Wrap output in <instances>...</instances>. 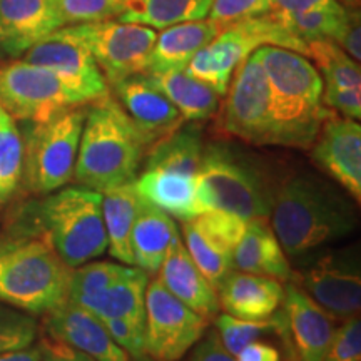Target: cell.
Wrapping results in <instances>:
<instances>
[{
    "mask_svg": "<svg viewBox=\"0 0 361 361\" xmlns=\"http://www.w3.org/2000/svg\"><path fill=\"white\" fill-rule=\"evenodd\" d=\"M8 119H11V116H8V114H7V111L4 109L2 106H0V133H2L4 126H6V123H7Z\"/></svg>",
    "mask_w": 361,
    "mask_h": 361,
    "instance_id": "cell-50",
    "label": "cell"
},
{
    "mask_svg": "<svg viewBox=\"0 0 361 361\" xmlns=\"http://www.w3.org/2000/svg\"><path fill=\"white\" fill-rule=\"evenodd\" d=\"M30 221L71 269L99 258L107 250L102 194L92 189L75 186L47 194L32 206Z\"/></svg>",
    "mask_w": 361,
    "mask_h": 361,
    "instance_id": "cell-5",
    "label": "cell"
},
{
    "mask_svg": "<svg viewBox=\"0 0 361 361\" xmlns=\"http://www.w3.org/2000/svg\"><path fill=\"white\" fill-rule=\"evenodd\" d=\"M192 348L194 350L186 361H236V358L223 346L216 329L202 336Z\"/></svg>",
    "mask_w": 361,
    "mask_h": 361,
    "instance_id": "cell-45",
    "label": "cell"
},
{
    "mask_svg": "<svg viewBox=\"0 0 361 361\" xmlns=\"http://www.w3.org/2000/svg\"><path fill=\"white\" fill-rule=\"evenodd\" d=\"M269 2L271 12L279 13V16H293V13L335 6L338 0H269Z\"/></svg>",
    "mask_w": 361,
    "mask_h": 361,
    "instance_id": "cell-46",
    "label": "cell"
},
{
    "mask_svg": "<svg viewBox=\"0 0 361 361\" xmlns=\"http://www.w3.org/2000/svg\"><path fill=\"white\" fill-rule=\"evenodd\" d=\"M40 361H96L82 351L72 348L67 343L49 336L47 333L39 341Z\"/></svg>",
    "mask_w": 361,
    "mask_h": 361,
    "instance_id": "cell-44",
    "label": "cell"
},
{
    "mask_svg": "<svg viewBox=\"0 0 361 361\" xmlns=\"http://www.w3.org/2000/svg\"><path fill=\"white\" fill-rule=\"evenodd\" d=\"M44 328L49 336L67 343L96 361H129V355L116 345L102 319L71 301L45 313Z\"/></svg>",
    "mask_w": 361,
    "mask_h": 361,
    "instance_id": "cell-18",
    "label": "cell"
},
{
    "mask_svg": "<svg viewBox=\"0 0 361 361\" xmlns=\"http://www.w3.org/2000/svg\"><path fill=\"white\" fill-rule=\"evenodd\" d=\"M24 139L13 119L7 121L0 133V194L8 201L22 179Z\"/></svg>",
    "mask_w": 361,
    "mask_h": 361,
    "instance_id": "cell-35",
    "label": "cell"
},
{
    "mask_svg": "<svg viewBox=\"0 0 361 361\" xmlns=\"http://www.w3.org/2000/svg\"><path fill=\"white\" fill-rule=\"evenodd\" d=\"M269 216L279 245L293 258L350 236L356 228L350 202L311 174L281 180L273 192Z\"/></svg>",
    "mask_w": 361,
    "mask_h": 361,
    "instance_id": "cell-1",
    "label": "cell"
},
{
    "mask_svg": "<svg viewBox=\"0 0 361 361\" xmlns=\"http://www.w3.org/2000/svg\"><path fill=\"white\" fill-rule=\"evenodd\" d=\"M157 273L169 293L197 314L204 316L207 322L219 314L218 290L197 269L180 238L171 245Z\"/></svg>",
    "mask_w": 361,
    "mask_h": 361,
    "instance_id": "cell-20",
    "label": "cell"
},
{
    "mask_svg": "<svg viewBox=\"0 0 361 361\" xmlns=\"http://www.w3.org/2000/svg\"><path fill=\"white\" fill-rule=\"evenodd\" d=\"M22 61L51 71L64 84L79 106L109 96V84L96 59L69 27L39 40L24 54Z\"/></svg>",
    "mask_w": 361,
    "mask_h": 361,
    "instance_id": "cell-10",
    "label": "cell"
},
{
    "mask_svg": "<svg viewBox=\"0 0 361 361\" xmlns=\"http://www.w3.org/2000/svg\"><path fill=\"white\" fill-rule=\"evenodd\" d=\"M271 12L269 0H213L207 19L226 29L234 22Z\"/></svg>",
    "mask_w": 361,
    "mask_h": 361,
    "instance_id": "cell-41",
    "label": "cell"
},
{
    "mask_svg": "<svg viewBox=\"0 0 361 361\" xmlns=\"http://www.w3.org/2000/svg\"><path fill=\"white\" fill-rule=\"evenodd\" d=\"M274 16L290 32L306 44L311 40L328 39L338 45L350 22V12L340 2H336L335 6L293 13V16H279V13Z\"/></svg>",
    "mask_w": 361,
    "mask_h": 361,
    "instance_id": "cell-32",
    "label": "cell"
},
{
    "mask_svg": "<svg viewBox=\"0 0 361 361\" xmlns=\"http://www.w3.org/2000/svg\"><path fill=\"white\" fill-rule=\"evenodd\" d=\"M71 273L34 226L0 234V303L29 314L49 313L67 301Z\"/></svg>",
    "mask_w": 361,
    "mask_h": 361,
    "instance_id": "cell-4",
    "label": "cell"
},
{
    "mask_svg": "<svg viewBox=\"0 0 361 361\" xmlns=\"http://www.w3.org/2000/svg\"><path fill=\"white\" fill-rule=\"evenodd\" d=\"M283 283L268 276L231 271L218 288L219 306L239 319L264 322L279 310Z\"/></svg>",
    "mask_w": 361,
    "mask_h": 361,
    "instance_id": "cell-21",
    "label": "cell"
},
{
    "mask_svg": "<svg viewBox=\"0 0 361 361\" xmlns=\"http://www.w3.org/2000/svg\"><path fill=\"white\" fill-rule=\"evenodd\" d=\"M274 188L250 161L224 144L202 149L197 196L202 213L223 209L243 219L269 218Z\"/></svg>",
    "mask_w": 361,
    "mask_h": 361,
    "instance_id": "cell-7",
    "label": "cell"
},
{
    "mask_svg": "<svg viewBox=\"0 0 361 361\" xmlns=\"http://www.w3.org/2000/svg\"><path fill=\"white\" fill-rule=\"evenodd\" d=\"M128 264L111 261H89L71 273L67 301L94 313L104 293L128 271Z\"/></svg>",
    "mask_w": 361,
    "mask_h": 361,
    "instance_id": "cell-31",
    "label": "cell"
},
{
    "mask_svg": "<svg viewBox=\"0 0 361 361\" xmlns=\"http://www.w3.org/2000/svg\"><path fill=\"white\" fill-rule=\"evenodd\" d=\"M271 92L276 146L310 149L331 109L323 106V79L301 54L274 45L256 49Z\"/></svg>",
    "mask_w": 361,
    "mask_h": 361,
    "instance_id": "cell-3",
    "label": "cell"
},
{
    "mask_svg": "<svg viewBox=\"0 0 361 361\" xmlns=\"http://www.w3.org/2000/svg\"><path fill=\"white\" fill-rule=\"evenodd\" d=\"M313 161L329 178L336 180L361 202V126L348 117H338L335 111L323 121L313 146Z\"/></svg>",
    "mask_w": 361,
    "mask_h": 361,
    "instance_id": "cell-16",
    "label": "cell"
},
{
    "mask_svg": "<svg viewBox=\"0 0 361 361\" xmlns=\"http://www.w3.org/2000/svg\"><path fill=\"white\" fill-rule=\"evenodd\" d=\"M104 326L116 345H119L133 358L146 355V323L123 318H104Z\"/></svg>",
    "mask_w": 361,
    "mask_h": 361,
    "instance_id": "cell-42",
    "label": "cell"
},
{
    "mask_svg": "<svg viewBox=\"0 0 361 361\" xmlns=\"http://www.w3.org/2000/svg\"><path fill=\"white\" fill-rule=\"evenodd\" d=\"M149 144L126 111L109 96L92 102L80 134L74 178L79 186L106 192L133 183Z\"/></svg>",
    "mask_w": 361,
    "mask_h": 361,
    "instance_id": "cell-2",
    "label": "cell"
},
{
    "mask_svg": "<svg viewBox=\"0 0 361 361\" xmlns=\"http://www.w3.org/2000/svg\"><path fill=\"white\" fill-rule=\"evenodd\" d=\"M111 87L116 92V101L141 130L149 149L183 126L180 112L146 72L129 75Z\"/></svg>",
    "mask_w": 361,
    "mask_h": 361,
    "instance_id": "cell-17",
    "label": "cell"
},
{
    "mask_svg": "<svg viewBox=\"0 0 361 361\" xmlns=\"http://www.w3.org/2000/svg\"><path fill=\"white\" fill-rule=\"evenodd\" d=\"M147 74V72H146ZM164 96L174 104L184 121H206L219 109V96L186 69L147 74Z\"/></svg>",
    "mask_w": 361,
    "mask_h": 361,
    "instance_id": "cell-27",
    "label": "cell"
},
{
    "mask_svg": "<svg viewBox=\"0 0 361 361\" xmlns=\"http://www.w3.org/2000/svg\"><path fill=\"white\" fill-rule=\"evenodd\" d=\"M134 183L144 201L157 206L171 218L184 223L202 213L197 196V176L166 169H144Z\"/></svg>",
    "mask_w": 361,
    "mask_h": 361,
    "instance_id": "cell-23",
    "label": "cell"
},
{
    "mask_svg": "<svg viewBox=\"0 0 361 361\" xmlns=\"http://www.w3.org/2000/svg\"><path fill=\"white\" fill-rule=\"evenodd\" d=\"M303 290L338 322L360 313L361 268L358 247L323 255L298 279Z\"/></svg>",
    "mask_w": 361,
    "mask_h": 361,
    "instance_id": "cell-14",
    "label": "cell"
},
{
    "mask_svg": "<svg viewBox=\"0 0 361 361\" xmlns=\"http://www.w3.org/2000/svg\"><path fill=\"white\" fill-rule=\"evenodd\" d=\"M290 361H298V358H296V356H295V355H291V358H290Z\"/></svg>",
    "mask_w": 361,
    "mask_h": 361,
    "instance_id": "cell-54",
    "label": "cell"
},
{
    "mask_svg": "<svg viewBox=\"0 0 361 361\" xmlns=\"http://www.w3.org/2000/svg\"><path fill=\"white\" fill-rule=\"evenodd\" d=\"M141 204L142 197L134 180L102 192V218L107 233V247L112 258L128 266H134L130 236Z\"/></svg>",
    "mask_w": 361,
    "mask_h": 361,
    "instance_id": "cell-26",
    "label": "cell"
},
{
    "mask_svg": "<svg viewBox=\"0 0 361 361\" xmlns=\"http://www.w3.org/2000/svg\"><path fill=\"white\" fill-rule=\"evenodd\" d=\"M236 361H281V355L276 346L266 341H251L234 356Z\"/></svg>",
    "mask_w": 361,
    "mask_h": 361,
    "instance_id": "cell-47",
    "label": "cell"
},
{
    "mask_svg": "<svg viewBox=\"0 0 361 361\" xmlns=\"http://www.w3.org/2000/svg\"><path fill=\"white\" fill-rule=\"evenodd\" d=\"M233 269L288 283L291 268L268 218L250 219L233 251Z\"/></svg>",
    "mask_w": 361,
    "mask_h": 361,
    "instance_id": "cell-22",
    "label": "cell"
},
{
    "mask_svg": "<svg viewBox=\"0 0 361 361\" xmlns=\"http://www.w3.org/2000/svg\"><path fill=\"white\" fill-rule=\"evenodd\" d=\"M361 29H360V13L358 12H350V22L346 27L345 34L338 45L345 51L351 59H355L356 62H360L361 59Z\"/></svg>",
    "mask_w": 361,
    "mask_h": 361,
    "instance_id": "cell-48",
    "label": "cell"
},
{
    "mask_svg": "<svg viewBox=\"0 0 361 361\" xmlns=\"http://www.w3.org/2000/svg\"><path fill=\"white\" fill-rule=\"evenodd\" d=\"M206 236L223 246L224 250L234 251V247L245 233L247 221L241 216L223 209H207L191 219Z\"/></svg>",
    "mask_w": 361,
    "mask_h": 361,
    "instance_id": "cell-38",
    "label": "cell"
},
{
    "mask_svg": "<svg viewBox=\"0 0 361 361\" xmlns=\"http://www.w3.org/2000/svg\"><path fill=\"white\" fill-rule=\"evenodd\" d=\"M202 135L197 126L176 129L149 149L144 169H166L197 176L202 159Z\"/></svg>",
    "mask_w": 361,
    "mask_h": 361,
    "instance_id": "cell-28",
    "label": "cell"
},
{
    "mask_svg": "<svg viewBox=\"0 0 361 361\" xmlns=\"http://www.w3.org/2000/svg\"><path fill=\"white\" fill-rule=\"evenodd\" d=\"M323 361H361V323L360 316L343 319L333 333Z\"/></svg>",
    "mask_w": 361,
    "mask_h": 361,
    "instance_id": "cell-40",
    "label": "cell"
},
{
    "mask_svg": "<svg viewBox=\"0 0 361 361\" xmlns=\"http://www.w3.org/2000/svg\"><path fill=\"white\" fill-rule=\"evenodd\" d=\"M323 106L341 112L348 119L358 121L361 117V89H340L323 85Z\"/></svg>",
    "mask_w": 361,
    "mask_h": 361,
    "instance_id": "cell-43",
    "label": "cell"
},
{
    "mask_svg": "<svg viewBox=\"0 0 361 361\" xmlns=\"http://www.w3.org/2000/svg\"><path fill=\"white\" fill-rule=\"evenodd\" d=\"M69 29L96 59L109 85L129 75L146 72L157 37L151 27L114 19L74 24Z\"/></svg>",
    "mask_w": 361,
    "mask_h": 361,
    "instance_id": "cell-9",
    "label": "cell"
},
{
    "mask_svg": "<svg viewBox=\"0 0 361 361\" xmlns=\"http://www.w3.org/2000/svg\"><path fill=\"white\" fill-rule=\"evenodd\" d=\"M209 322L179 301L159 278L146 288V355L179 361L204 336Z\"/></svg>",
    "mask_w": 361,
    "mask_h": 361,
    "instance_id": "cell-11",
    "label": "cell"
},
{
    "mask_svg": "<svg viewBox=\"0 0 361 361\" xmlns=\"http://www.w3.org/2000/svg\"><path fill=\"white\" fill-rule=\"evenodd\" d=\"M221 27L209 19L183 22L162 29L157 34L146 72L186 69L189 61L221 32Z\"/></svg>",
    "mask_w": 361,
    "mask_h": 361,
    "instance_id": "cell-24",
    "label": "cell"
},
{
    "mask_svg": "<svg viewBox=\"0 0 361 361\" xmlns=\"http://www.w3.org/2000/svg\"><path fill=\"white\" fill-rule=\"evenodd\" d=\"M0 106L13 121L37 124L79 104L51 71L16 61L0 69Z\"/></svg>",
    "mask_w": 361,
    "mask_h": 361,
    "instance_id": "cell-13",
    "label": "cell"
},
{
    "mask_svg": "<svg viewBox=\"0 0 361 361\" xmlns=\"http://www.w3.org/2000/svg\"><path fill=\"white\" fill-rule=\"evenodd\" d=\"M214 329L224 348L233 356H236L247 343L259 340L271 329H276V324H274V319L250 322V319H239L228 313H223L214 318Z\"/></svg>",
    "mask_w": 361,
    "mask_h": 361,
    "instance_id": "cell-36",
    "label": "cell"
},
{
    "mask_svg": "<svg viewBox=\"0 0 361 361\" xmlns=\"http://www.w3.org/2000/svg\"><path fill=\"white\" fill-rule=\"evenodd\" d=\"M6 202H7V200H6V197L2 196V194H0V209H2V206L6 204Z\"/></svg>",
    "mask_w": 361,
    "mask_h": 361,
    "instance_id": "cell-53",
    "label": "cell"
},
{
    "mask_svg": "<svg viewBox=\"0 0 361 361\" xmlns=\"http://www.w3.org/2000/svg\"><path fill=\"white\" fill-rule=\"evenodd\" d=\"M229 85L223 129L255 146H276L269 84L256 51L238 67Z\"/></svg>",
    "mask_w": 361,
    "mask_h": 361,
    "instance_id": "cell-12",
    "label": "cell"
},
{
    "mask_svg": "<svg viewBox=\"0 0 361 361\" xmlns=\"http://www.w3.org/2000/svg\"><path fill=\"white\" fill-rule=\"evenodd\" d=\"M0 361H40V350L37 346H27L20 350H11L0 353Z\"/></svg>",
    "mask_w": 361,
    "mask_h": 361,
    "instance_id": "cell-49",
    "label": "cell"
},
{
    "mask_svg": "<svg viewBox=\"0 0 361 361\" xmlns=\"http://www.w3.org/2000/svg\"><path fill=\"white\" fill-rule=\"evenodd\" d=\"M85 114L80 106H72L27 130L20 180L30 192L51 194L74 178Z\"/></svg>",
    "mask_w": 361,
    "mask_h": 361,
    "instance_id": "cell-8",
    "label": "cell"
},
{
    "mask_svg": "<svg viewBox=\"0 0 361 361\" xmlns=\"http://www.w3.org/2000/svg\"><path fill=\"white\" fill-rule=\"evenodd\" d=\"M149 274L129 266L128 271L104 293L94 314L99 318H123L146 323V288Z\"/></svg>",
    "mask_w": 361,
    "mask_h": 361,
    "instance_id": "cell-30",
    "label": "cell"
},
{
    "mask_svg": "<svg viewBox=\"0 0 361 361\" xmlns=\"http://www.w3.org/2000/svg\"><path fill=\"white\" fill-rule=\"evenodd\" d=\"M180 236L174 219L157 206L142 200L130 236L135 268H141L147 274L157 273L171 245Z\"/></svg>",
    "mask_w": 361,
    "mask_h": 361,
    "instance_id": "cell-25",
    "label": "cell"
},
{
    "mask_svg": "<svg viewBox=\"0 0 361 361\" xmlns=\"http://www.w3.org/2000/svg\"><path fill=\"white\" fill-rule=\"evenodd\" d=\"M64 27L57 0H0V52L19 57Z\"/></svg>",
    "mask_w": 361,
    "mask_h": 361,
    "instance_id": "cell-19",
    "label": "cell"
},
{
    "mask_svg": "<svg viewBox=\"0 0 361 361\" xmlns=\"http://www.w3.org/2000/svg\"><path fill=\"white\" fill-rule=\"evenodd\" d=\"M213 0H129L119 22L137 24L151 29L206 19Z\"/></svg>",
    "mask_w": 361,
    "mask_h": 361,
    "instance_id": "cell-29",
    "label": "cell"
},
{
    "mask_svg": "<svg viewBox=\"0 0 361 361\" xmlns=\"http://www.w3.org/2000/svg\"><path fill=\"white\" fill-rule=\"evenodd\" d=\"M343 4H346V6H355L356 2H358V0H341Z\"/></svg>",
    "mask_w": 361,
    "mask_h": 361,
    "instance_id": "cell-52",
    "label": "cell"
},
{
    "mask_svg": "<svg viewBox=\"0 0 361 361\" xmlns=\"http://www.w3.org/2000/svg\"><path fill=\"white\" fill-rule=\"evenodd\" d=\"M134 361H157V360H154V358H151V356H147V355H142V356H137V358H133Z\"/></svg>",
    "mask_w": 361,
    "mask_h": 361,
    "instance_id": "cell-51",
    "label": "cell"
},
{
    "mask_svg": "<svg viewBox=\"0 0 361 361\" xmlns=\"http://www.w3.org/2000/svg\"><path fill=\"white\" fill-rule=\"evenodd\" d=\"M261 45H274L308 56V44L298 39L273 12H269L234 22L221 30L189 61L186 72L223 97L228 94L238 67Z\"/></svg>",
    "mask_w": 361,
    "mask_h": 361,
    "instance_id": "cell-6",
    "label": "cell"
},
{
    "mask_svg": "<svg viewBox=\"0 0 361 361\" xmlns=\"http://www.w3.org/2000/svg\"><path fill=\"white\" fill-rule=\"evenodd\" d=\"M129 0H57L64 25L117 19Z\"/></svg>",
    "mask_w": 361,
    "mask_h": 361,
    "instance_id": "cell-39",
    "label": "cell"
},
{
    "mask_svg": "<svg viewBox=\"0 0 361 361\" xmlns=\"http://www.w3.org/2000/svg\"><path fill=\"white\" fill-rule=\"evenodd\" d=\"M39 333L32 314L0 303V353L27 348L35 341Z\"/></svg>",
    "mask_w": 361,
    "mask_h": 361,
    "instance_id": "cell-37",
    "label": "cell"
},
{
    "mask_svg": "<svg viewBox=\"0 0 361 361\" xmlns=\"http://www.w3.org/2000/svg\"><path fill=\"white\" fill-rule=\"evenodd\" d=\"M281 306L274 324L281 335L291 338V355L298 361H323L338 319L295 281H288L284 288Z\"/></svg>",
    "mask_w": 361,
    "mask_h": 361,
    "instance_id": "cell-15",
    "label": "cell"
},
{
    "mask_svg": "<svg viewBox=\"0 0 361 361\" xmlns=\"http://www.w3.org/2000/svg\"><path fill=\"white\" fill-rule=\"evenodd\" d=\"M308 56L314 61L316 71L323 74V85L361 89L360 64L333 40H311L308 42Z\"/></svg>",
    "mask_w": 361,
    "mask_h": 361,
    "instance_id": "cell-34",
    "label": "cell"
},
{
    "mask_svg": "<svg viewBox=\"0 0 361 361\" xmlns=\"http://www.w3.org/2000/svg\"><path fill=\"white\" fill-rule=\"evenodd\" d=\"M183 234L184 246L194 264L218 290L224 278L233 271V252L206 236L192 221H184Z\"/></svg>",
    "mask_w": 361,
    "mask_h": 361,
    "instance_id": "cell-33",
    "label": "cell"
}]
</instances>
